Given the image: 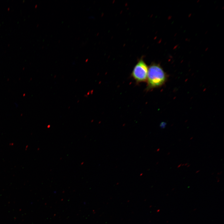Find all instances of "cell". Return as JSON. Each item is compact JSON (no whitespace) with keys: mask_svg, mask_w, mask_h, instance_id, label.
<instances>
[{"mask_svg":"<svg viewBox=\"0 0 224 224\" xmlns=\"http://www.w3.org/2000/svg\"><path fill=\"white\" fill-rule=\"evenodd\" d=\"M166 75L160 65L152 63L148 67L147 77V91L159 87L166 80Z\"/></svg>","mask_w":224,"mask_h":224,"instance_id":"cell-1","label":"cell"},{"mask_svg":"<svg viewBox=\"0 0 224 224\" xmlns=\"http://www.w3.org/2000/svg\"><path fill=\"white\" fill-rule=\"evenodd\" d=\"M148 70V67L141 58L134 67L131 76L137 84L145 82L147 81Z\"/></svg>","mask_w":224,"mask_h":224,"instance_id":"cell-2","label":"cell"}]
</instances>
